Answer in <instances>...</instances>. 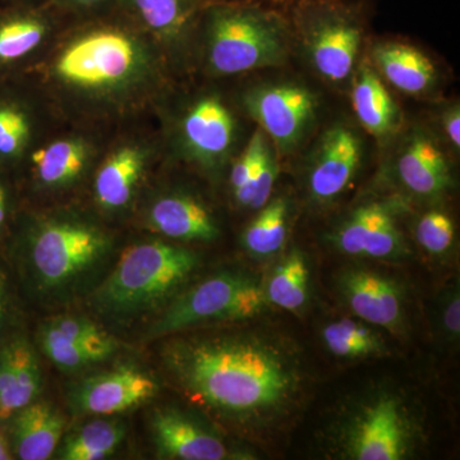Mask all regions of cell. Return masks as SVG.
<instances>
[{"mask_svg": "<svg viewBox=\"0 0 460 460\" xmlns=\"http://www.w3.org/2000/svg\"><path fill=\"white\" fill-rule=\"evenodd\" d=\"M165 362L193 399L238 420L274 414L296 389V371L287 357L260 339L180 341L168 348Z\"/></svg>", "mask_w": 460, "mask_h": 460, "instance_id": "cell-1", "label": "cell"}, {"mask_svg": "<svg viewBox=\"0 0 460 460\" xmlns=\"http://www.w3.org/2000/svg\"><path fill=\"white\" fill-rule=\"evenodd\" d=\"M289 23L278 9L257 3L214 9L208 65L232 75L283 65L290 51Z\"/></svg>", "mask_w": 460, "mask_h": 460, "instance_id": "cell-2", "label": "cell"}, {"mask_svg": "<svg viewBox=\"0 0 460 460\" xmlns=\"http://www.w3.org/2000/svg\"><path fill=\"white\" fill-rule=\"evenodd\" d=\"M196 265L189 250L162 242L127 248L100 289V305L114 314L147 310L183 284Z\"/></svg>", "mask_w": 460, "mask_h": 460, "instance_id": "cell-3", "label": "cell"}, {"mask_svg": "<svg viewBox=\"0 0 460 460\" xmlns=\"http://www.w3.org/2000/svg\"><path fill=\"white\" fill-rule=\"evenodd\" d=\"M292 8L314 71L330 84L345 83L361 48L362 25L356 9L345 0H302Z\"/></svg>", "mask_w": 460, "mask_h": 460, "instance_id": "cell-4", "label": "cell"}, {"mask_svg": "<svg viewBox=\"0 0 460 460\" xmlns=\"http://www.w3.org/2000/svg\"><path fill=\"white\" fill-rule=\"evenodd\" d=\"M265 295L259 286L239 275H217L181 296L151 329L153 337L208 323L243 320L261 313Z\"/></svg>", "mask_w": 460, "mask_h": 460, "instance_id": "cell-5", "label": "cell"}, {"mask_svg": "<svg viewBox=\"0 0 460 460\" xmlns=\"http://www.w3.org/2000/svg\"><path fill=\"white\" fill-rule=\"evenodd\" d=\"M244 107L275 147L290 153L313 128L319 100L304 84H268L248 91Z\"/></svg>", "mask_w": 460, "mask_h": 460, "instance_id": "cell-6", "label": "cell"}, {"mask_svg": "<svg viewBox=\"0 0 460 460\" xmlns=\"http://www.w3.org/2000/svg\"><path fill=\"white\" fill-rule=\"evenodd\" d=\"M107 250V241L89 226L54 223L35 238L32 262L39 278L50 287L63 286L80 277Z\"/></svg>", "mask_w": 460, "mask_h": 460, "instance_id": "cell-7", "label": "cell"}, {"mask_svg": "<svg viewBox=\"0 0 460 460\" xmlns=\"http://www.w3.org/2000/svg\"><path fill=\"white\" fill-rule=\"evenodd\" d=\"M135 45L117 32H99L87 36L63 54L58 74L80 86L99 87L119 83L136 63Z\"/></svg>", "mask_w": 460, "mask_h": 460, "instance_id": "cell-8", "label": "cell"}, {"mask_svg": "<svg viewBox=\"0 0 460 460\" xmlns=\"http://www.w3.org/2000/svg\"><path fill=\"white\" fill-rule=\"evenodd\" d=\"M363 145L358 132L345 123L326 129L314 147L308 190L320 202L332 201L347 190L361 165Z\"/></svg>", "mask_w": 460, "mask_h": 460, "instance_id": "cell-9", "label": "cell"}, {"mask_svg": "<svg viewBox=\"0 0 460 460\" xmlns=\"http://www.w3.org/2000/svg\"><path fill=\"white\" fill-rule=\"evenodd\" d=\"M396 172L405 189L423 199L438 198L452 183L443 147L423 128L411 129L402 138L396 154Z\"/></svg>", "mask_w": 460, "mask_h": 460, "instance_id": "cell-10", "label": "cell"}, {"mask_svg": "<svg viewBox=\"0 0 460 460\" xmlns=\"http://www.w3.org/2000/svg\"><path fill=\"white\" fill-rule=\"evenodd\" d=\"M156 383L135 368H120L84 381L75 393L78 410L115 414L137 407L156 394Z\"/></svg>", "mask_w": 460, "mask_h": 460, "instance_id": "cell-11", "label": "cell"}, {"mask_svg": "<svg viewBox=\"0 0 460 460\" xmlns=\"http://www.w3.org/2000/svg\"><path fill=\"white\" fill-rule=\"evenodd\" d=\"M337 243L348 255L375 259L396 256L402 248L394 214L381 202H372L353 211L339 229Z\"/></svg>", "mask_w": 460, "mask_h": 460, "instance_id": "cell-12", "label": "cell"}, {"mask_svg": "<svg viewBox=\"0 0 460 460\" xmlns=\"http://www.w3.org/2000/svg\"><path fill=\"white\" fill-rule=\"evenodd\" d=\"M407 452V432L394 399L381 398L357 420L350 453L359 460H399Z\"/></svg>", "mask_w": 460, "mask_h": 460, "instance_id": "cell-13", "label": "cell"}, {"mask_svg": "<svg viewBox=\"0 0 460 460\" xmlns=\"http://www.w3.org/2000/svg\"><path fill=\"white\" fill-rule=\"evenodd\" d=\"M40 367L31 345L23 338L0 348V420L25 408L38 395Z\"/></svg>", "mask_w": 460, "mask_h": 460, "instance_id": "cell-14", "label": "cell"}, {"mask_svg": "<svg viewBox=\"0 0 460 460\" xmlns=\"http://www.w3.org/2000/svg\"><path fill=\"white\" fill-rule=\"evenodd\" d=\"M352 105L363 128L385 142L401 128V109L390 95L377 72L363 63L354 77Z\"/></svg>", "mask_w": 460, "mask_h": 460, "instance_id": "cell-15", "label": "cell"}, {"mask_svg": "<svg viewBox=\"0 0 460 460\" xmlns=\"http://www.w3.org/2000/svg\"><path fill=\"white\" fill-rule=\"evenodd\" d=\"M377 74L402 93L426 95L438 84L434 63L422 51L402 42H381L372 49Z\"/></svg>", "mask_w": 460, "mask_h": 460, "instance_id": "cell-16", "label": "cell"}, {"mask_svg": "<svg viewBox=\"0 0 460 460\" xmlns=\"http://www.w3.org/2000/svg\"><path fill=\"white\" fill-rule=\"evenodd\" d=\"M153 432L157 447L168 458L183 460L226 459V445L177 411L155 414Z\"/></svg>", "mask_w": 460, "mask_h": 460, "instance_id": "cell-17", "label": "cell"}, {"mask_svg": "<svg viewBox=\"0 0 460 460\" xmlns=\"http://www.w3.org/2000/svg\"><path fill=\"white\" fill-rule=\"evenodd\" d=\"M343 292L357 316L383 328H398L401 296L393 281L374 272L353 271L344 278Z\"/></svg>", "mask_w": 460, "mask_h": 460, "instance_id": "cell-18", "label": "cell"}, {"mask_svg": "<svg viewBox=\"0 0 460 460\" xmlns=\"http://www.w3.org/2000/svg\"><path fill=\"white\" fill-rule=\"evenodd\" d=\"M192 153L205 162L222 159L234 140V120L220 100L208 98L195 105L183 123Z\"/></svg>", "mask_w": 460, "mask_h": 460, "instance_id": "cell-19", "label": "cell"}, {"mask_svg": "<svg viewBox=\"0 0 460 460\" xmlns=\"http://www.w3.org/2000/svg\"><path fill=\"white\" fill-rule=\"evenodd\" d=\"M150 222L156 232L181 241H213L219 234L213 217L196 199L168 196L151 208Z\"/></svg>", "mask_w": 460, "mask_h": 460, "instance_id": "cell-20", "label": "cell"}, {"mask_svg": "<svg viewBox=\"0 0 460 460\" xmlns=\"http://www.w3.org/2000/svg\"><path fill=\"white\" fill-rule=\"evenodd\" d=\"M65 420L45 402H30L17 411L14 443L20 459L45 460L62 438Z\"/></svg>", "mask_w": 460, "mask_h": 460, "instance_id": "cell-21", "label": "cell"}, {"mask_svg": "<svg viewBox=\"0 0 460 460\" xmlns=\"http://www.w3.org/2000/svg\"><path fill=\"white\" fill-rule=\"evenodd\" d=\"M142 155L138 150L124 147L109 157L96 178V196L104 208H115L126 205L133 187L140 177Z\"/></svg>", "mask_w": 460, "mask_h": 460, "instance_id": "cell-22", "label": "cell"}, {"mask_svg": "<svg viewBox=\"0 0 460 460\" xmlns=\"http://www.w3.org/2000/svg\"><path fill=\"white\" fill-rule=\"evenodd\" d=\"M124 438V429L115 420H93L66 441L62 459L99 460L115 452Z\"/></svg>", "mask_w": 460, "mask_h": 460, "instance_id": "cell-23", "label": "cell"}, {"mask_svg": "<svg viewBox=\"0 0 460 460\" xmlns=\"http://www.w3.org/2000/svg\"><path fill=\"white\" fill-rule=\"evenodd\" d=\"M86 147L77 141H58L32 155L40 180L47 184H62L74 180L86 163Z\"/></svg>", "mask_w": 460, "mask_h": 460, "instance_id": "cell-24", "label": "cell"}, {"mask_svg": "<svg viewBox=\"0 0 460 460\" xmlns=\"http://www.w3.org/2000/svg\"><path fill=\"white\" fill-rule=\"evenodd\" d=\"M308 269L304 256L290 253L272 272L268 284V298L288 311L301 308L307 301Z\"/></svg>", "mask_w": 460, "mask_h": 460, "instance_id": "cell-25", "label": "cell"}, {"mask_svg": "<svg viewBox=\"0 0 460 460\" xmlns=\"http://www.w3.org/2000/svg\"><path fill=\"white\" fill-rule=\"evenodd\" d=\"M288 204L284 199L268 202L244 233L248 251L269 256L284 246L287 238Z\"/></svg>", "mask_w": 460, "mask_h": 460, "instance_id": "cell-26", "label": "cell"}, {"mask_svg": "<svg viewBox=\"0 0 460 460\" xmlns=\"http://www.w3.org/2000/svg\"><path fill=\"white\" fill-rule=\"evenodd\" d=\"M323 341L330 352L345 358L370 356L380 350L381 343L370 329L349 319L330 323L323 330Z\"/></svg>", "mask_w": 460, "mask_h": 460, "instance_id": "cell-27", "label": "cell"}, {"mask_svg": "<svg viewBox=\"0 0 460 460\" xmlns=\"http://www.w3.org/2000/svg\"><path fill=\"white\" fill-rule=\"evenodd\" d=\"M50 323L77 341L84 348V352L89 354L93 362L108 358L114 352L113 339L98 328L93 321L84 317L62 316L57 317Z\"/></svg>", "mask_w": 460, "mask_h": 460, "instance_id": "cell-28", "label": "cell"}, {"mask_svg": "<svg viewBox=\"0 0 460 460\" xmlns=\"http://www.w3.org/2000/svg\"><path fill=\"white\" fill-rule=\"evenodd\" d=\"M138 13L151 30L175 35L190 17V0H133Z\"/></svg>", "mask_w": 460, "mask_h": 460, "instance_id": "cell-29", "label": "cell"}, {"mask_svg": "<svg viewBox=\"0 0 460 460\" xmlns=\"http://www.w3.org/2000/svg\"><path fill=\"white\" fill-rule=\"evenodd\" d=\"M45 27L32 18H14L0 25V60H14L35 49Z\"/></svg>", "mask_w": 460, "mask_h": 460, "instance_id": "cell-30", "label": "cell"}, {"mask_svg": "<svg viewBox=\"0 0 460 460\" xmlns=\"http://www.w3.org/2000/svg\"><path fill=\"white\" fill-rule=\"evenodd\" d=\"M277 174L278 164L274 155V147L269 141L263 148L261 160H260L255 174L252 175L246 186L234 192L239 204L255 208V210L262 208L270 199Z\"/></svg>", "mask_w": 460, "mask_h": 460, "instance_id": "cell-31", "label": "cell"}, {"mask_svg": "<svg viewBox=\"0 0 460 460\" xmlns=\"http://www.w3.org/2000/svg\"><path fill=\"white\" fill-rule=\"evenodd\" d=\"M40 341L45 354L62 370L74 371L93 363L83 347L60 332L56 326L48 323L41 332Z\"/></svg>", "mask_w": 460, "mask_h": 460, "instance_id": "cell-32", "label": "cell"}, {"mask_svg": "<svg viewBox=\"0 0 460 460\" xmlns=\"http://www.w3.org/2000/svg\"><path fill=\"white\" fill-rule=\"evenodd\" d=\"M453 220L443 211H429L417 224V239L429 253L440 255L449 250L454 241Z\"/></svg>", "mask_w": 460, "mask_h": 460, "instance_id": "cell-33", "label": "cell"}, {"mask_svg": "<svg viewBox=\"0 0 460 460\" xmlns=\"http://www.w3.org/2000/svg\"><path fill=\"white\" fill-rule=\"evenodd\" d=\"M29 137L25 114L13 108H0V155H13Z\"/></svg>", "mask_w": 460, "mask_h": 460, "instance_id": "cell-34", "label": "cell"}, {"mask_svg": "<svg viewBox=\"0 0 460 460\" xmlns=\"http://www.w3.org/2000/svg\"><path fill=\"white\" fill-rule=\"evenodd\" d=\"M445 137L453 148H460V111L458 105H453L443 114L441 119Z\"/></svg>", "mask_w": 460, "mask_h": 460, "instance_id": "cell-35", "label": "cell"}, {"mask_svg": "<svg viewBox=\"0 0 460 460\" xmlns=\"http://www.w3.org/2000/svg\"><path fill=\"white\" fill-rule=\"evenodd\" d=\"M445 326L453 334L458 335L460 332V304L459 298L456 296L453 299L452 304L447 305L444 317Z\"/></svg>", "mask_w": 460, "mask_h": 460, "instance_id": "cell-36", "label": "cell"}, {"mask_svg": "<svg viewBox=\"0 0 460 460\" xmlns=\"http://www.w3.org/2000/svg\"><path fill=\"white\" fill-rule=\"evenodd\" d=\"M302 0H248V3H257V4L268 5V7L274 8V5H287L292 8L296 3Z\"/></svg>", "mask_w": 460, "mask_h": 460, "instance_id": "cell-37", "label": "cell"}, {"mask_svg": "<svg viewBox=\"0 0 460 460\" xmlns=\"http://www.w3.org/2000/svg\"><path fill=\"white\" fill-rule=\"evenodd\" d=\"M11 458V452H9L7 441H5V438L0 434V460H8Z\"/></svg>", "mask_w": 460, "mask_h": 460, "instance_id": "cell-38", "label": "cell"}, {"mask_svg": "<svg viewBox=\"0 0 460 460\" xmlns=\"http://www.w3.org/2000/svg\"><path fill=\"white\" fill-rule=\"evenodd\" d=\"M5 215V196L4 190L0 187V226H2L3 220H4Z\"/></svg>", "mask_w": 460, "mask_h": 460, "instance_id": "cell-39", "label": "cell"}, {"mask_svg": "<svg viewBox=\"0 0 460 460\" xmlns=\"http://www.w3.org/2000/svg\"><path fill=\"white\" fill-rule=\"evenodd\" d=\"M3 292H4V279L0 275V301H2Z\"/></svg>", "mask_w": 460, "mask_h": 460, "instance_id": "cell-40", "label": "cell"}, {"mask_svg": "<svg viewBox=\"0 0 460 460\" xmlns=\"http://www.w3.org/2000/svg\"><path fill=\"white\" fill-rule=\"evenodd\" d=\"M77 2H80V3H93V2H96V0H77Z\"/></svg>", "mask_w": 460, "mask_h": 460, "instance_id": "cell-41", "label": "cell"}]
</instances>
